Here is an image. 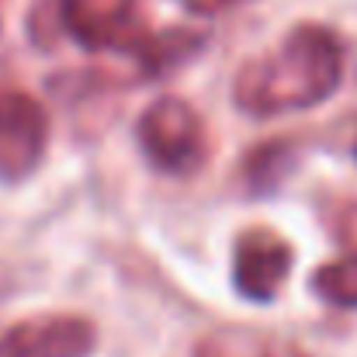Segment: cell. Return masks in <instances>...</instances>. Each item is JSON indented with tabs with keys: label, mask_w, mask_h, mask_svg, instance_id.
Returning <instances> with one entry per match:
<instances>
[{
	"label": "cell",
	"mask_w": 357,
	"mask_h": 357,
	"mask_svg": "<svg viewBox=\"0 0 357 357\" xmlns=\"http://www.w3.org/2000/svg\"><path fill=\"white\" fill-rule=\"evenodd\" d=\"M139 146L163 174H191L205 160V125L181 98L153 101L139 119Z\"/></svg>",
	"instance_id": "2"
},
{
	"label": "cell",
	"mask_w": 357,
	"mask_h": 357,
	"mask_svg": "<svg viewBox=\"0 0 357 357\" xmlns=\"http://www.w3.org/2000/svg\"><path fill=\"white\" fill-rule=\"evenodd\" d=\"M344 77V45L330 28L302 24L288 38L253 63H246L233 80V101L253 119H271L284 112H302L326 101Z\"/></svg>",
	"instance_id": "1"
},
{
	"label": "cell",
	"mask_w": 357,
	"mask_h": 357,
	"mask_svg": "<svg viewBox=\"0 0 357 357\" xmlns=\"http://www.w3.org/2000/svg\"><path fill=\"white\" fill-rule=\"evenodd\" d=\"M233 3H239V0H195V7H202V10H226Z\"/></svg>",
	"instance_id": "9"
},
{
	"label": "cell",
	"mask_w": 357,
	"mask_h": 357,
	"mask_svg": "<svg viewBox=\"0 0 357 357\" xmlns=\"http://www.w3.org/2000/svg\"><path fill=\"white\" fill-rule=\"evenodd\" d=\"M288 271H291V246L278 233L253 229V233L239 236L236 260H233V281L246 298L271 302L281 291Z\"/></svg>",
	"instance_id": "5"
},
{
	"label": "cell",
	"mask_w": 357,
	"mask_h": 357,
	"mask_svg": "<svg viewBox=\"0 0 357 357\" xmlns=\"http://www.w3.org/2000/svg\"><path fill=\"white\" fill-rule=\"evenodd\" d=\"M45 108L21 91H0V177L17 181L31 174L45 153Z\"/></svg>",
	"instance_id": "3"
},
{
	"label": "cell",
	"mask_w": 357,
	"mask_h": 357,
	"mask_svg": "<svg viewBox=\"0 0 357 357\" xmlns=\"http://www.w3.org/2000/svg\"><path fill=\"white\" fill-rule=\"evenodd\" d=\"M98 330L84 316H35L0 333V357H91Z\"/></svg>",
	"instance_id": "4"
},
{
	"label": "cell",
	"mask_w": 357,
	"mask_h": 357,
	"mask_svg": "<svg viewBox=\"0 0 357 357\" xmlns=\"http://www.w3.org/2000/svg\"><path fill=\"white\" fill-rule=\"evenodd\" d=\"M312 291L319 298H326L330 305L357 309V253L319 267L312 274Z\"/></svg>",
	"instance_id": "8"
},
{
	"label": "cell",
	"mask_w": 357,
	"mask_h": 357,
	"mask_svg": "<svg viewBox=\"0 0 357 357\" xmlns=\"http://www.w3.org/2000/svg\"><path fill=\"white\" fill-rule=\"evenodd\" d=\"M195 357H309V354L298 351L288 340L264 337V333H253V330H219V333H208L198 344Z\"/></svg>",
	"instance_id": "7"
},
{
	"label": "cell",
	"mask_w": 357,
	"mask_h": 357,
	"mask_svg": "<svg viewBox=\"0 0 357 357\" xmlns=\"http://www.w3.org/2000/svg\"><path fill=\"white\" fill-rule=\"evenodd\" d=\"M63 21L87 49H119L132 38L135 0H63Z\"/></svg>",
	"instance_id": "6"
}]
</instances>
